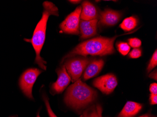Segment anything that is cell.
Here are the masks:
<instances>
[{
	"label": "cell",
	"instance_id": "12",
	"mask_svg": "<svg viewBox=\"0 0 157 117\" xmlns=\"http://www.w3.org/2000/svg\"><path fill=\"white\" fill-rule=\"evenodd\" d=\"M81 18L82 20H91L97 19L98 11L96 7L88 1H84L82 4Z\"/></svg>",
	"mask_w": 157,
	"mask_h": 117
},
{
	"label": "cell",
	"instance_id": "25",
	"mask_svg": "<svg viewBox=\"0 0 157 117\" xmlns=\"http://www.w3.org/2000/svg\"><path fill=\"white\" fill-rule=\"evenodd\" d=\"M140 117H149V116L147 115H143V116H141Z\"/></svg>",
	"mask_w": 157,
	"mask_h": 117
},
{
	"label": "cell",
	"instance_id": "22",
	"mask_svg": "<svg viewBox=\"0 0 157 117\" xmlns=\"http://www.w3.org/2000/svg\"><path fill=\"white\" fill-rule=\"evenodd\" d=\"M150 103L151 104H157V95L154 94H151L150 97Z\"/></svg>",
	"mask_w": 157,
	"mask_h": 117
},
{
	"label": "cell",
	"instance_id": "24",
	"mask_svg": "<svg viewBox=\"0 0 157 117\" xmlns=\"http://www.w3.org/2000/svg\"><path fill=\"white\" fill-rule=\"evenodd\" d=\"M70 2L72 3H77L80 2V1H70Z\"/></svg>",
	"mask_w": 157,
	"mask_h": 117
},
{
	"label": "cell",
	"instance_id": "18",
	"mask_svg": "<svg viewBox=\"0 0 157 117\" xmlns=\"http://www.w3.org/2000/svg\"><path fill=\"white\" fill-rule=\"evenodd\" d=\"M129 46L133 48H137L140 47L142 42L140 39L137 38H131L128 40Z\"/></svg>",
	"mask_w": 157,
	"mask_h": 117
},
{
	"label": "cell",
	"instance_id": "19",
	"mask_svg": "<svg viewBox=\"0 0 157 117\" xmlns=\"http://www.w3.org/2000/svg\"><path fill=\"white\" fill-rule=\"evenodd\" d=\"M44 100L45 104L46 106L48 112L49 117H58L54 113L52 110V108H51V106H50V104H49V101H48V98H47L46 97L44 96Z\"/></svg>",
	"mask_w": 157,
	"mask_h": 117
},
{
	"label": "cell",
	"instance_id": "7",
	"mask_svg": "<svg viewBox=\"0 0 157 117\" xmlns=\"http://www.w3.org/2000/svg\"><path fill=\"white\" fill-rule=\"evenodd\" d=\"M117 85V78L113 74H107L100 76L93 82V85L105 94L112 93Z\"/></svg>",
	"mask_w": 157,
	"mask_h": 117
},
{
	"label": "cell",
	"instance_id": "1",
	"mask_svg": "<svg viewBox=\"0 0 157 117\" xmlns=\"http://www.w3.org/2000/svg\"><path fill=\"white\" fill-rule=\"evenodd\" d=\"M43 6L44 10L42 17L35 28L33 36L30 41L36 53L35 63L37 64L41 69L46 70L47 62L42 59L40 54L45 40L47 24L50 16H59V15L58 8L52 2H44Z\"/></svg>",
	"mask_w": 157,
	"mask_h": 117
},
{
	"label": "cell",
	"instance_id": "8",
	"mask_svg": "<svg viewBox=\"0 0 157 117\" xmlns=\"http://www.w3.org/2000/svg\"><path fill=\"white\" fill-rule=\"evenodd\" d=\"M58 80L53 83L52 89L56 93L62 92L67 87L71 81V78L67 72L65 65L58 71Z\"/></svg>",
	"mask_w": 157,
	"mask_h": 117
},
{
	"label": "cell",
	"instance_id": "15",
	"mask_svg": "<svg viewBox=\"0 0 157 117\" xmlns=\"http://www.w3.org/2000/svg\"><path fill=\"white\" fill-rule=\"evenodd\" d=\"M102 109L99 105L93 106L85 111L81 117H102Z\"/></svg>",
	"mask_w": 157,
	"mask_h": 117
},
{
	"label": "cell",
	"instance_id": "23",
	"mask_svg": "<svg viewBox=\"0 0 157 117\" xmlns=\"http://www.w3.org/2000/svg\"><path fill=\"white\" fill-rule=\"evenodd\" d=\"M149 77L152 78V79H155V80H157V70H155V72L153 71V72H152V73L149 75Z\"/></svg>",
	"mask_w": 157,
	"mask_h": 117
},
{
	"label": "cell",
	"instance_id": "10",
	"mask_svg": "<svg viewBox=\"0 0 157 117\" xmlns=\"http://www.w3.org/2000/svg\"><path fill=\"white\" fill-rule=\"evenodd\" d=\"M121 17L120 12L112 9H105L100 13V23L102 25L113 26L119 22Z\"/></svg>",
	"mask_w": 157,
	"mask_h": 117
},
{
	"label": "cell",
	"instance_id": "11",
	"mask_svg": "<svg viewBox=\"0 0 157 117\" xmlns=\"http://www.w3.org/2000/svg\"><path fill=\"white\" fill-rule=\"evenodd\" d=\"M104 65V61L101 59L93 60L89 63L84 73V80H88L97 75L102 70Z\"/></svg>",
	"mask_w": 157,
	"mask_h": 117
},
{
	"label": "cell",
	"instance_id": "21",
	"mask_svg": "<svg viewBox=\"0 0 157 117\" xmlns=\"http://www.w3.org/2000/svg\"><path fill=\"white\" fill-rule=\"evenodd\" d=\"M150 91L151 94L157 95V84L156 83H153L151 84L150 86Z\"/></svg>",
	"mask_w": 157,
	"mask_h": 117
},
{
	"label": "cell",
	"instance_id": "16",
	"mask_svg": "<svg viewBox=\"0 0 157 117\" xmlns=\"http://www.w3.org/2000/svg\"><path fill=\"white\" fill-rule=\"evenodd\" d=\"M117 48L119 52L123 55H126L129 53L130 46L128 43L125 42H119L117 43Z\"/></svg>",
	"mask_w": 157,
	"mask_h": 117
},
{
	"label": "cell",
	"instance_id": "13",
	"mask_svg": "<svg viewBox=\"0 0 157 117\" xmlns=\"http://www.w3.org/2000/svg\"><path fill=\"white\" fill-rule=\"evenodd\" d=\"M142 105L136 102L128 101L123 107L118 117H133L142 109Z\"/></svg>",
	"mask_w": 157,
	"mask_h": 117
},
{
	"label": "cell",
	"instance_id": "26",
	"mask_svg": "<svg viewBox=\"0 0 157 117\" xmlns=\"http://www.w3.org/2000/svg\"><path fill=\"white\" fill-rule=\"evenodd\" d=\"M37 117H40V116L39 114H38L37 116Z\"/></svg>",
	"mask_w": 157,
	"mask_h": 117
},
{
	"label": "cell",
	"instance_id": "17",
	"mask_svg": "<svg viewBox=\"0 0 157 117\" xmlns=\"http://www.w3.org/2000/svg\"><path fill=\"white\" fill-rule=\"evenodd\" d=\"M157 65V50L155 51V52L153 53V56L150 62L148 65L147 68V72L148 73L151 72Z\"/></svg>",
	"mask_w": 157,
	"mask_h": 117
},
{
	"label": "cell",
	"instance_id": "2",
	"mask_svg": "<svg viewBox=\"0 0 157 117\" xmlns=\"http://www.w3.org/2000/svg\"><path fill=\"white\" fill-rule=\"evenodd\" d=\"M118 37L116 36L112 38L99 37L89 39L78 45L65 58L76 55L104 56L112 54L115 52L113 44Z\"/></svg>",
	"mask_w": 157,
	"mask_h": 117
},
{
	"label": "cell",
	"instance_id": "9",
	"mask_svg": "<svg viewBox=\"0 0 157 117\" xmlns=\"http://www.w3.org/2000/svg\"><path fill=\"white\" fill-rule=\"evenodd\" d=\"M98 19L80 21L79 29L82 39L90 38L97 34Z\"/></svg>",
	"mask_w": 157,
	"mask_h": 117
},
{
	"label": "cell",
	"instance_id": "20",
	"mask_svg": "<svg viewBox=\"0 0 157 117\" xmlns=\"http://www.w3.org/2000/svg\"><path fill=\"white\" fill-rule=\"evenodd\" d=\"M141 55H142V52L140 49L138 48H134L129 54V57L133 59L139 58L141 57Z\"/></svg>",
	"mask_w": 157,
	"mask_h": 117
},
{
	"label": "cell",
	"instance_id": "6",
	"mask_svg": "<svg viewBox=\"0 0 157 117\" xmlns=\"http://www.w3.org/2000/svg\"><path fill=\"white\" fill-rule=\"evenodd\" d=\"M90 60L87 58H74L65 63V66L73 82L77 81L86 69Z\"/></svg>",
	"mask_w": 157,
	"mask_h": 117
},
{
	"label": "cell",
	"instance_id": "14",
	"mask_svg": "<svg viewBox=\"0 0 157 117\" xmlns=\"http://www.w3.org/2000/svg\"><path fill=\"white\" fill-rule=\"evenodd\" d=\"M137 24V20L134 16L126 18L124 19L120 26L125 31H128L135 29Z\"/></svg>",
	"mask_w": 157,
	"mask_h": 117
},
{
	"label": "cell",
	"instance_id": "5",
	"mask_svg": "<svg viewBox=\"0 0 157 117\" xmlns=\"http://www.w3.org/2000/svg\"><path fill=\"white\" fill-rule=\"evenodd\" d=\"M82 10V7L78 6L61 24L60 28L63 32L75 35L79 34V24Z\"/></svg>",
	"mask_w": 157,
	"mask_h": 117
},
{
	"label": "cell",
	"instance_id": "3",
	"mask_svg": "<svg viewBox=\"0 0 157 117\" xmlns=\"http://www.w3.org/2000/svg\"><path fill=\"white\" fill-rule=\"evenodd\" d=\"M97 92L81 79L71 85L66 93L65 101L68 106L80 109L91 103L96 99Z\"/></svg>",
	"mask_w": 157,
	"mask_h": 117
},
{
	"label": "cell",
	"instance_id": "4",
	"mask_svg": "<svg viewBox=\"0 0 157 117\" xmlns=\"http://www.w3.org/2000/svg\"><path fill=\"white\" fill-rule=\"evenodd\" d=\"M41 73L37 68H30L26 70L20 77L19 85L24 94L30 99H33L32 89L38 76Z\"/></svg>",
	"mask_w": 157,
	"mask_h": 117
}]
</instances>
